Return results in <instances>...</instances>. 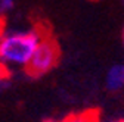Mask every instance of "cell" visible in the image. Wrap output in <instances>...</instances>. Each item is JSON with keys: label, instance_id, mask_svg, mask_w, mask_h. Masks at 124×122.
Instances as JSON below:
<instances>
[{"label": "cell", "instance_id": "cell-1", "mask_svg": "<svg viewBox=\"0 0 124 122\" xmlns=\"http://www.w3.org/2000/svg\"><path fill=\"white\" fill-rule=\"evenodd\" d=\"M44 37L33 31L2 34L0 37V60L5 63L27 66Z\"/></svg>", "mask_w": 124, "mask_h": 122}, {"label": "cell", "instance_id": "cell-2", "mask_svg": "<svg viewBox=\"0 0 124 122\" xmlns=\"http://www.w3.org/2000/svg\"><path fill=\"white\" fill-rule=\"evenodd\" d=\"M59 60V46L58 43L50 38L44 37L41 43L39 44L37 50L34 52L33 57L25 66V71L30 77L39 78L47 74L50 69H53Z\"/></svg>", "mask_w": 124, "mask_h": 122}, {"label": "cell", "instance_id": "cell-3", "mask_svg": "<svg viewBox=\"0 0 124 122\" xmlns=\"http://www.w3.org/2000/svg\"><path fill=\"white\" fill-rule=\"evenodd\" d=\"M105 85L109 91H120L124 88V63L112 65L108 69Z\"/></svg>", "mask_w": 124, "mask_h": 122}, {"label": "cell", "instance_id": "cell-4", "mask_svg": "<svg viewBox=\"0 0 124 122\" xmlns=\"http://www.w3.org/2000/svg\"><path fill=\"white\" fill-rule=\"evenodd\" d=\"M62 122H99V116L96 112L89 110V112H83V113L71 115Z\"/></svg>", "mask_w": 124, "mask_h": 122}, {"label": "cell", "instance_id": "cell-5", "mask_svg": "<svg viewBox=\"0 0 124 122\" xmlns=\"http://www.w3.org/2000/svg\"><path fill=\"white\" fill-rule=\"evenodd\" d=\"M13 7V0H0V12H8Z\"/></svg>", "mask_w": 124, "mask_h": 122}, {"label": "cell", "instance_id": "cell-6", "mask_svg": "<svg viewBox=\"0 0 124 122\" xmlns=\"http://www.w3.org/2000/svg\"><path fill=\"white\" fill-rule=\"evenodd\" d=\"M121 37H123V46H124V29H123V35Z\"/></svg>", "mask_w": 124, "mask_h": 122}, {"label": "cell", "instance_id": "cell-7", "mask_svg": "<svg viewBox=\"0 0 124 122\" xmlns=\"http://www.w3.org/2000/svg\"><path fill=\"white\" fill-rule=\"evenodd\" d=\"M114 122H124V119H117V121H114Z\"/></svg>", "mask_w": 124, "mask_h": 122}, {"label": "cell", "instance_id": "cell-8", "mask_svg": "<svg viewBox=\"0 0 124 122\" xmlns=\"http://www.w3.org/2000/svg\"><path fill=\"white\" fill-rule=\"evenodd\" d=\"M46 122H58V121H53V119H49V121H46Z\"/></svg>", "mask_w": 124, "mask_h": 122}, {"label": "cell", "instance_id": "cell-9", "mask_svg": "<svg viewBox=\"0 0 124 122\" xmlns=\"http://www.w3.org/2000/svg\"><path fill=\"white\" fill-rule=\"evenodd\" d=\"M0 37H2V28H0Z\"/></svg>", "mask_w": 124, "mask_h": 122}]
</instances>
